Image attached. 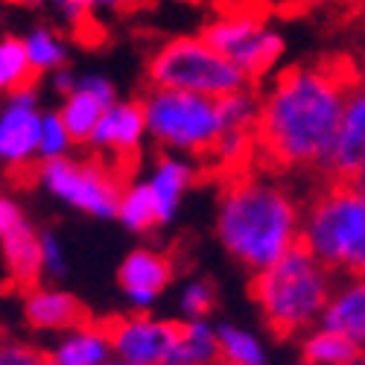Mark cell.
<instances>
[{
  "label": "cell",
  "instance_id": "obj_19",
  "mask_svg": "<svg viewBox=\"0 0 365 365\" xmlns=\"http://www.w3.org/2000/svg\"><path fill=\"white\" fill-rule=\"evenodd\" d=\"M217 359H220L217 324H210L207 319L181 322L178 339L167 365H217Z\"/></svg>",
  "mask_w": 365,
  "mask_h": 365
},
{
  "label": "cell",
  "instance_id": "obj_26",
  "mask_svg": "<svg viewBox=\"0 0 365 365\" xmlns=\"http://www.w3.org/2000/svg\"><path fill=\"white\" fill-rule=\"evenodd\" d=\"M220 106V120H222V132L225 129H257V120H260V97L257 91H252L249 85L231 91V94L217 100Z\"/></svg>",
  "mask_w": 365,
  "mask_h": 365
},
{
  "label": "cell",
  "instance_id": "obj_3",
  "mask_svg": "<svg viewBox=\"0 0 365 365\" xmlns=\"http://www.w3.org/2000/svg\"><path fill=\"white\" fill-rule=\"evenodd\" d=\"M333 289V272L301 242L281 260L255 272L252 281V298L260 316L281 336L319 327Z\"/></svg>",
  "mask_w": 365,
  "mask_h": 365
},
{
  "label": "cell",
  "instance_id": "obj_6",
  "mask_svg": "<svg viewBox=\"0 0 365 365\" xmlns=\"http://www.w3.org/2000/svg\"><path fill=\"white\" fill-rule=\"evenodd\" d=\"M138 100L146 114L149 138L158 140L167 152H181V155L210 152L222 135L220 106L214 97L149 85Z\"/></svg>",
  "mask_w": 365,
  "mask_h": 365
},
{
  "label": "cell",
  "instance_id": "obj_14",
  "mask_svg": "<svg viewBox=\"0 0 365 365\" xmlns=\"http://www.w3.org/2000/svg\"><path fill=\"white\" fill-rule=\"evenodd\" d=\"M149 135L146 114L140 100H114L106 106L100 123L94 126L88 138V146H94L97 152L108 158H129L140 149L143 138Z\"/></svg>",
  "mask_w": 365,
  "mask_h": 365
},
{
  "label": "cell",
  "instance_id": "obj_4",
  "mask_svg": "<svg viewBox=\"0 0 365 365\" xmlns=\"http://www.w3.org/2000/svg\"><path fill=\"white\" fill-rule=\"evenodd\" d=\"M301 246L330 272L365 278V190L354 178H333L304 207Z\"/></svg>",
  "mask_w": 365,
  "mask_h": 365
},
{
  "label": "cell",
  "instance_id": "obj_22",
  "mask_svg": "<svg viewBox=\"0 0 365 365\" xmlns=\"http://www.w3.org/2000/svg\"><path fill=\"white\" fill-rule=\"evenodd\" d=\"M21 36L29 53V62H33V71L38 76H47L68 65V56H71L68 38L58 36V29H53L50 24H33Z\"/></svg>",
  "mask_w": 365,
  "mask_h": 365
},
{
  "label": "cell",
  "instance_id": "obj_32",
  "mask_svg": "<svg viewBox=\"0 0 365 365\" xmlns=\"http://www.w3.org/2000/svg\"><path fill=\"white\" fill-rule=\"evenodd\" d=\"M44 82H47V88L53 91L56 97H68V94H73L76 91V82H79V73H73L68 65L65 68H58V71H53V73H47L44 76Z\"/></svg>",
  "mask_w": 365,
  "mask_h": 365
},
{
  "label": "cell",
  "instance_id": "obj_12",
  "mask_svg": "<svg viewBox=\"0 0 365 365\" xmlns=\"http://www.w3.org/2000/svg\"><path fill=\"white\" fill-rule=\"evenodd\" d=\"M117 284L135 313H146L173 284V263L158 249H132L117 266Z\"/></svg>",
  "mask_w": 365,
  "mask_h": 365
},
{
  "label": "cell",
  "instance_id": "obj_2",
  "mask_svg": "<svg viewBox=\"0 0 365 365\" xmlns=\"http://www.w3.org/2000/svg\"><path fill=\"white\" fill-rule=\"evenodd\" d=\"M304 210L287 187L257 173L228 178L217 199V237L222 249L252 272L281 260L301 242Z\"/></svg>",
  "mask_w": 365,
  "mask_h": 365
},
{
  "label": "cell",
  "instance_id": "obj_7",
  "mask_svg": "<svg viewBox=\"0 0 365 365\" xmlns=\"http://www.w3.org/2000/svg\"><path fill=\"white\" fill-rule=\"evenodd\" d=\"M33 178L44 193L79 210V214L117 220V199L123 190V178L100 158H85L71 152L62 158L38 161L33 167Z\"/></svg>",
  "mask_w": 365,
  "mask_h": 365
},
{
  "label": "cell",
  "instance_id": "obj_21",
  "mask_svg": "<svg viewBox=\"0 0 365 365\" xmlns=\"http://www.w3.org/2000/svg\"><path fill=\"white\" fill-rule=\"evenodd\" d=\"M301 359L304 365H348L362 356V348L351 342L348 336L327 327H313L310 333H304L301 339Z\"/></svg>",
  "mask_w": 365,
  "mask_h": 365
},
{
  "label": "cell",
  "instance_id": "obj_13",
  "mask_svg": "<svg viewBox=\"0 0 365 365\" xmlns=\"http://www.w3.org/2000/svg\"><path fill=\"white\" fill-rule=\"evenodd\" d=\"M365 170V79H356L345 97L339 132L327 155L324 173L333 178H356Z\"/></svg>",
  "mask_w": 365,
  "mask_h": 365
},
{
  "label": "cell",
  "instance_id": "obj_36",
  "mask_svg": "<svg viewBox=\"0 0 365 365\" xmlns=\"http://www.w3.org/2000/svg\"><path fill=\"white\" fill-rule=\"evenodd\" d=\"M348 365H365V359L359 356V359H354V362H348Z\"/></svg>",
  "mask_w": 365,
  "mask_h": 365
},
{
  "label": "cell",
  "instance_id": "obj_31",
  "mask_svg": "<svg viewBox=\"0 0 365 365\" xmlns=\"http://www.w3.org/2000/svg\"><path fill=\"white\" fill-rule=\"evenodd\" d=\"M0 365H50L47 359V351H38L26 342H18V339H9L0 348Z\"/></svg>",
  "mask_w": 365,
  "mask_h": 365
},
{
  "label": "cell",
  "instance_id": "obj_30",
  "mask_svg": "<svg viewBox=\"0 0 365 365\" xmlns=\"http://www.w3.org/2000/svg\"><path fill=\"white\" fill-rule=\"evenodd\" d=\"M41 263L47 278H65L68 275V255L65 242L58 240L53 228H41Z\"/></svg>",
  "mask_w": 365,
  "mask_h": 365
},
{
  "label": "cell",
  "instance_id": "obj_20",
  "mask_svg": "<svg viewBox=\"0 0 365 365\" xmlns=\"http://www.w3.org/2000/svg\"><path fill=\"white\" fill-rule=\"evenodd\" d=\"M117 222L135 234H146L149 228L161 225L155 196H152L146 178L123 181V190H120V199H117Z\"/></svg>",
  "mask_w": 365,
  "mask_h": 365
},
{
  "label": "cell",
  "instance_id": "obj_9",
  "mask_svg": "<svg viewBox=\"0 0 365 365\" xmlns=\"http://www.w3.org/2000/svg\"><path fill=\"white\" fill-rule=\"evenodd\" d=\"M0 252H4L6 278L15 287H36L44 275L41 263V228L26 217L24 205L12 196H0Z\"/></svg>",
  "mask_w": 365,
  "mask_h": 365
},
{
  "label": "cell",
  "instance_id": "obj_35",
  "mask_svg": "<svg viewBox=\"0 0 365 365\" xmlns=\"http://www.w3.org/2000/svg\"><path fill=\"white\" fill-rule=\"evenodd\" d=\"M354 181H356V185H359V187H362V190H365V170H362V173H359V175H356V178H354Z\"/></svg>",
  "mask_w": 365,
  "mask_h": 365
},
{
  "label": "cell",
  "instance_id": "obj_28",
  "mask_svg": "<svg viewBox=\"0 0 365 365\" xmlns=\"http://www.w3.org/2000/svg\"><path fill=\"white\" fill-rule=\"evenodd\" d=\"M181 316L185 322H196V319H207L210 310L217 304V292L210 287V281H190L185 289H181Z\"/></svg>",
  "mask_w": 365,
  "mask_h": 365
},
{
  "label": "cell",
  "instance_id": "obj_8",
  "mask_svg": "<svg viewBox=\"0 0 365 365\" xmlns=\"http://www.w3.org/2000/svg\"><path fill=\"white\" fill-rule=\"evenodd\" d=\"M199 36L228 56L249 79L272 71L284 56V36L252 12H225L210 18L199 29Z\"/></svg>",
  "mask_w": 365,
  "mask_h": 365
},
{
  "label": "cell",
  "instance_id": "obj_5",
  "mask_svg": "<svg viewBox=\"0 0 365 365\" xmlns=\"http://www.w3.org/2000/svg\"><path fill=\"white\" fill-rule=\"evenodd\" d=\"M146 82L152 88H175L220 100L246 88L249 76L196 33L173 36L152 50L146 58Z\"/></svg>",
  "mask_w": 365,
  "mask_h": 365
},
{
  "label": "cell",
  "instance_id": "obj_38",
  "mask_svg": "<svg viewBox=\"0 0 365 365\" xmlns=\"http://www.w3.org/2000/svg\"><path fill=\"white\" fill-rule=\"evenodd\" d=\"M310 4H319V0H310Z\"/></svg>",
  "mask_w": 365,
  "mask_h": 365
},
{
  "label": "cell",
  "instance_id": "obj_34",
  "mask_svg": "<svg viewBox=\"0 0 365 365\" xmlns=\"http://www.w3.org/2000/svg\"><path fill=\"white\" fill-rule=\"evenodd\" d=\"M9 4H21V6H41L47 0H9Z\"/></svg>",
  "mask_w": 365,
  "mask_h": 365
},
{
  "label": "cell",
  "instance_id": "obj_15",
  "mask_svg": "<svg viewBox=\"0 0 365 365\" xmlns=\"http://www.w3.org/2000/svg\"><path fill=\"white\" fill-rule=\"evenodd\" d=\"M21 313H24V322L36 333H56V336H62V333L88 322L85 307L73 292L62 287H47V284H36L26 289Z\"/></svg>",
  "mask_w": 365,
  "mask_h": 365
},
{
  "label": "cell",
  "instance_id": "obj_17",
  "mask_svg": "<svg viewBox=\"0 0 365 365\" xmlns=\"http://www.w3.org/2000/svg\"><path fill=\"white\" fill-rule=\"evenodd\" d=\"M50 365H114V345L111 333L103 324L85 322L62 336H56L47 348Z\"/></svg>",
  "mask_w": 365,
  "mask_h": 365
},
{
  "label": "cell",
  "instance_id": "obj_11",
  "mask_svg": "<svg viewBox=\"0 0 365 365\" xmlns=\"http://www.w3.org/2000/svg\"><path fill=\"white\" fill-rule=\"evenodd\" d=\"M181 322L155 319L149 313L120 316L108 324L111 345L117 362L126 365H167L175 339H178Z\"/></svg>",
  "mask_w": 365,
  "mask_h": 365
},
{
  "label": "cell",
  "instance_id": "obj_24",
  "mask_svg": "<svg viewBox=\"0 0 365 365\" xmlns=\"http://www.w3.org/2000/svg\"><path fill=\"white\" fill-rule=\"evenodd\" d=\"M36 82H38V73L33 71V62H29L24 36L4 33V38H0V88H4V94Z\"/></svg>",
  "mask_w": 365,
  "mask_h": 365
},
{
  "label": "cell",
  "instance_id": "obj_16",
  "mask_svg": "<svg viewBox=\"0 0 365 365\" xmlns=\"http://www.w3.org/2000/svg\"><path fill=\"white\" fill-rule=\"evenodd\" d=\"M146 185L155 196V207H158V220L161 225L170 222L175 217V210L185 199L187 187L196 178V161L190 155H181V152H161L155 155V161L149 164V173L143 175Z\"/></svg>",
  "mask_w": 365,
  "mask_h": 365
},
{
  "label": "cell",
  "instance_id": "obj_10",
  "mask_svg": "<svg viewBox=\"0 0 365 365\" xmlns=\"http://www.w3.org/2000/svg\"><path fill=\"white\" fill-rule=\"evenodd\" d=\"M38 82L6 91L0 103V161L6 170H21L29 161L38 164V129H41Z\"/></svg>",
  "mask_w": 365,
  "mask_h": 365
},
{
  "label": "cell",
  "instance_id": "obj_29",
  "mask_svg": "<svg viewBox=\"0 0 365 365\" xmlns=\"http://www.w3.org/2000/svg\"><path fill=\"white\" fill-rule=\"evenodd\" d=\"M255 140H257V135L249 132V129H225L217 138V143H214V149H210V152H214V155L220 161H225V164H237V161H242L252 152Z\"/></svg>",
  "mask_w": 365,
  "mask_h": 365
},
{
  "label": "cell",
  "instance_id": "obj_25",
  "mask_svg": "<svg viewBox=\"0 0 365 365\" xmlns=\"http://www.w3.org/2000/svg\"><path fill=\"white\" fill-rule=\"evenodd\" d=\"M106 106H111V103H103L100 97L88 94V91H82V88H76L73 94H68L62 103H58V111H62L76 143H88L91 132H94V126L100 123Z\"/></svg>",
  "mask_w": 365,
  "mask_h": 365
},
{
  "label": "cell",
  "instance_id": "obj_27",
  "mask_svg": "<svg viewBox=\"0 0 365 365\" xmlns=\"http://www.w3.org/2000/svg\"><path fill=\"white\" fill-rule=\"evenodd\" d=\"M73 135L65 123V117L58 108H44L41 111V129H38V161H50V158H62L71 155L73 146Z\"/></svg>",
  "mask_w": 365,
  "mask_h": 365
},
{
  "label": "cell",
  "instance_id": "obj_33",
  "mask_svg": "<svg viewBox=\"0 0 365 365\" xmlns=\"http://www.w3.org/2000/svg\"><path fill=\"white\" fill-rule=\"evenodd\" d=\"M79 6H85L88 12H94V9H123L129 0H76Z\"/></svg>",
  "mask_w": 365,
  "mask_h": 365
},
{
  "label": "cell",
  "instance_id": "obj_23",
  "mask_svg": "<svg viewBox=\"0 0 365 365\" xmlns=\"http://www.w3.org/2000/svg\"><path fill=\"white\" fill-rule=\"evenodd\" d=\"M217 336L220 359L225 365H266V345L255 330L234 322H217Z\"/></svg>",
  "mask_w": 365,
  "mask_h": 365
},
{
  "label": "cell",
  "instance_id": "obj_1",
  "mask_svg": "<svg viewBox=\"0 0 365 365\" xmlns=\"http://www.w3.org/2000/svg\"><path fill=\"white\" fill-rule=\"evenodd\" d=\"M354 82L322 62L284 68L260 94L255 135L266 155L278 164L324 170Z\"/></svg>",
  "mask_w": 365,
  "mask_h": 365
},
{
  "label": "cell",
  "instance_id": "obj_37",
  "mask_svg": "<svg viewBox=\"0 0 365 365\" xmlns=\"http://www.w3.org/2000/svg\"><path fill=\"white\" fill-rule=\"evenodd\" d=\"M114 365H126V362H114Z\"/></svg>",
  "mask_w": 365,
  "mask_h": 365
},
{
  "label": "cell",
  "instance_id": "obj_18",
  "mask_svg": "<svg viewBox=\"0 0 365 365\" xmlns=\"http://www.w3.org/2000/svg\"><path fill=\"white\" fill-rule=\"evenodd\" d=\"M322 327L336 330L359 348H365V278H351L330 295Z\"/></svg>",
  "mask_w": 365,
  "mask_h": 365
}]
</instances>
